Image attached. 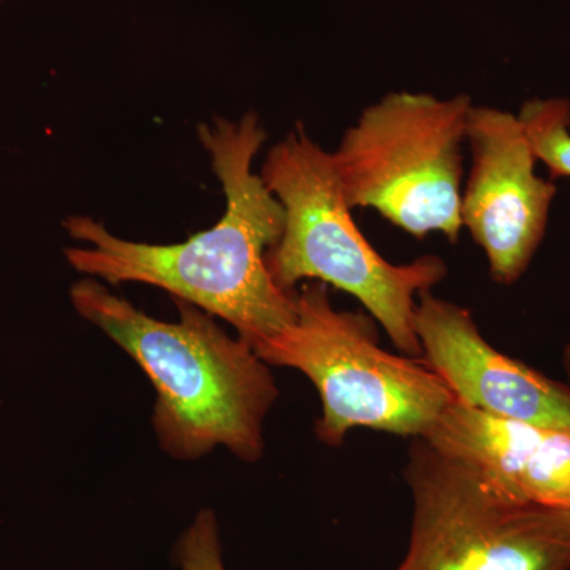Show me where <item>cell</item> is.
<instances>
[{
    "instance_id": "6da1fadb",
    "label": "cell",
    "mask_w": 570,
    "mask_h": 570,
    "mask_svg": "<svg viewBox=\"0 0 570 570\" xmlns=\"http://www.w3.org/2000/svg\"><path fill=\"white\" fill-rule=\"evenodd\" d=\"M197 134L223 184L219 223L176 245H149L119 238L91 216H69L63 230L85 246L66 247L63 255L86 277L163 288L253 344L295 318V291H284L266 264L285 225L284 206L254 171L266 132L250 111L238 121L214 116Z\"/></svg>"
},
{
    "instance_id": "7a4b0ae2",
    "label": "cell",
    "mask_w": 570,
    "mask_h": 570,
    "mask_svg": "<svg viewBox=\"0 0 570 570\" xmlns=\"http://www.w3.org/2000/svg\"><path fill=\"white\" fill-rule=\"evenodd\" d=\"M70 302L153 382V426L168 455L197 460L223 445L247 463L264 456V423L279 389L247 341L178 298L179 322L157 321L94 277L71 285Z\"/></svg>"
},
{
    "instance_id": "3957f363",
    "label": "cell",
    "mask_w": 570,
    "mask_h": 570,
    "mask_svg": "<svg viewBox=\"0 0 570 570\" xmlns=\"http://www.w3.org/2000/svg\"><path fill=\"white\" fill-rule=\"evenodd\" d=\"M261 176L285 212L283 236L266 255L273 279L288 292L299 281H318L355 296L397 351L422 356L415 306L448 275L445 262L436 255L404 265L385 261L352 216L332 153L303 126L269 149Z\"/></svg>"
},
{
    "instance_id": "277c9868",
    "label": "cell",
    "mask_w": 570,
    "mask_h": 570,
    "mask_svg": "<svg viewBox=\"0 0 570 570\" xmlns=\"http://www.w3.org/2000/svg\"><path fill=\"white\" fill-rule=\"evenodd\" d=\"M269 366L294 367L316 385L322 444H344L348 431L370 428L422 439L456 397L422 356L381 347L374 318L337 311L328 285L307 281L295 291V318L250 344Z\"/></svg>"
},
{
    "instance_id": "5b68a950",
    "label": "cell",
    "mask_w": 570,
    "mask_h": 570,
    "mask_svg": "<svg viewBox=\"0 0 570 570\" xmlns=\"http://www.w3.org/2000/svg\"><path fill=\"white\" fill-rule=\"evenodd\" d=\"M471 97L392 92L370 105L332 153L352 209L370 208L422 239L459 242Z\"/></svg>"
},
{
    "instance_id": "8992f818",
    "label": "cell",
    "mask_w": 570,
    "mask_h": 570,
    "mask_svg": "<svg viewBox=\"0 0 570 570\" xmlns=\"http://www.w3.org/2000/svg\"><path fill=\"white\" fill-rule=\"evenodd\" d=\"M404 478L414 519L395 570H570V510L513 497L420 438Z\"/></svg>"
},
{
    "instance_id": "52a82bcc",
    "label": "cell",
    "mask_w": 570,
    "mask_h": 570,
    "mask_svg": "<svg viewBox=\"0 0 570 570\" xmlns=\"http://www.w3.org/2000/svg\"><path fill=\"white\" fill-rule=\"evenodd\" d=\"M466 141L472 164L461 223L485 253L491 277L513 284L546 236L557 186L535 174L538 159L512 112L472 107Z\"/></svg>"
},
{
    "instance_id": "ba28073f",
    "label": "cell",
    "mask_w": 570,
    "mask_h": 570,
    "mask_svg": "<svg viewBox=\"0 0 570 570\" xmlns=\"http://www.w3.org/2000/svg\"><path fill=\"white\" fill-rule=\"evenodd\" d=\"M415 333L422 358L460 403L497 417L570 431V385L490 346L471 311L422 292Z\"/></svg>"
},
{
    "instance_id": "9c48e42d",
    "label": "cell",
    "mask_w": 570,
    "mask_h": 570,
    "mask_svg": "<svg viewBox=\"0 0 570 570\" xmlns=\"http://www.w3.org/2000/svg\"><path fill=\"white\" fill-rule=\"evenodd\" d=\"M422 439L485 472L513 497L570 510V431L497 417L455 401Z\"/></svg>"
},
{
    "instance_id": "30bf717a",
    "label": "cell",
    "mask_w": 570,
    "mask_h": 570,
    "mask_svg": "<svg viewBox=\"0 0 570 570\" xmlns=\"http://www.w3.org/2000/svg\"><path fill=\"white\" fill-rule=\"evenodd\" d=\"M538 163L551 178H570V100L531 99L517 115Z\"/></svg>"
},
{
    "instance_id": "8fae6325",
    "label": "cell",
    "mask_w": 570,
    "mask_h": 570,
    "mask_svg": "<svg viewBox=\"0 0 570 570\" xmlns=\"http://www.w3.org/2000/svg\"><path fill=\"white\" fill-rule=\"evenodd\" d=\"M175 558L181 570H227L223 560L219 523L212 509L197 513L175 547Z\"/></svg>"
},
{
    "instance_id": "7c38bea8",
    "label": "cell",
    "mask_w": 570,
    "mask_h": 570,
    "mask_svg": "<svg viewBox=\"0 0 570 570\" xmlns=\"http://www.w3.org/2000/svg\"><path fill=\"white\" fill-rule=\"evenodd\" d=\"M562 366H564L566 374H568L570 385V343L562 351Z\"/></svg>"
},
{
    "instance_id": "4fadbf2b",
    "label": "cell",
    "mask_w": 570,
    "mask_h": 570,
    "mask_svg": "<svg viewBox=\"0 0 570 570\" xmlns=\"http://www.w3.org/2000/svg\"><path fill=\"white\" fill-rule=\"evenodd\" d=\"M0 2H2V0H0Z\"/></svg>"
}]
</instances>
